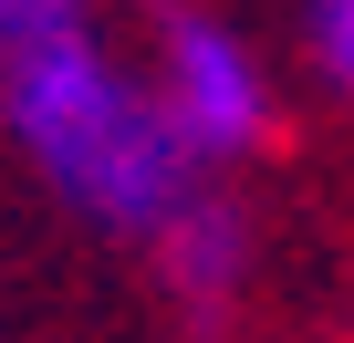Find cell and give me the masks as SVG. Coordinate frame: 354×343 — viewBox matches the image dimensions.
Wrapping results in <instances>:
<instances>
[{
  "instance_id": "1",
  "label": "cell",
  "mask_w": 354,
  "mask_h": 343,
  "mask_svg": "<svg viewBox=\"0 0 354 343\" xmlns=\"http://www.w3.org/2000/svg\"><path fill=\"white\" fill-rule=\"evenodd\" d=\"M0 125L32 156V177L104 239L156 250L209 198V156L167 115L156 63H125L104 32H63L32 52H0Z\"/></svg>"
},
{
  "instance_id": "2",
  "label": "cell",
  "mask_w": 354,
  "mask_h": 343,
  "mask_svg": "<svg viewBox=\"0 0 354 343\" xmlns=\"http://www.w3.org/2000/svg\"><path fill=\"white\" fill-rule=\"evenodd\" d=\"M156 94H167V115L188 125V146L209 156V166H230V156H261L271 146V73H261V52L219 21V11H188V0H167L156 11Z\"/></svg>"
},
{
  "instance_id": "3",
  "label": "cell",
  "mask_w": 354,
  "mask_h": 343,
  "mask_svg": "<svg viewBox=\"0 0 354 343\" xmlns=\"http://www.w3.org/2000/svg\"><path fill=\"white\" fill-rule=\"evenodd\" d=\"M156 271H167V291L188 302L198 322H209V312H230V302H240V281H250V219H240L230 198H198L188 219L156 239Z\"/></svg>"
},
{
  "instance_id": "4",
  "label": "cell",
  "mask_w": 354,
  "mask_h": 343,
  "mask_svg": "<svg viewBox=\"0 0 354 343\" xmlns=\"http://www.w3.org/2000/svg\"><path fill=\"white\" fill-rule=\"evenodd\" d=\"M302 52H313V73L354 104V0H302Z\"/></svg>"
},
{
  "instance_id": "5",
  "label": "cell",
  "mask_w": 354,
  "mask_h": 343,
  "mask_svg": "<svg viewBox=\"0 0 354 343\" xmlns=\"http://www.w3.org/2000/svg\"><path fill=\"white\" fill-rule=\"evenodd\" d=\"M63 32H94V0H0V52H32Z\"/></svg>"
}]
</instances>
